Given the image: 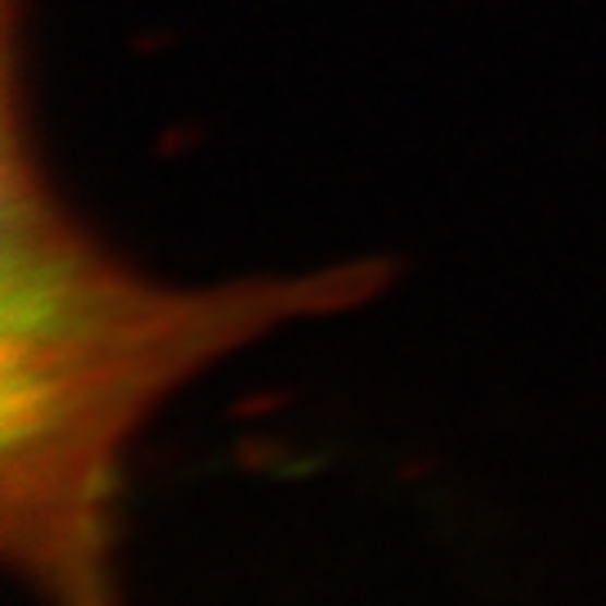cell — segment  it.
I'll use <instances>...</instances> for the list:
<instances>
[{
  "label": "cell",
  "instance_id": "obj_1",
  "mask_svg": "<svg viewBox=\"0 0 606 606\" xmlns=\"http://www.w3.org/2000/svg\"><path fill=\"white\" fill-rule=\"evenodd\" d=\"M383 260L167 279L99 239L50 175L10 59L0 131V544L36 606H122L118 504L171 396L387 288Z\"/></svg>",
  "mask_w": 606,
  "mask_h": 606
}]
</instances>
